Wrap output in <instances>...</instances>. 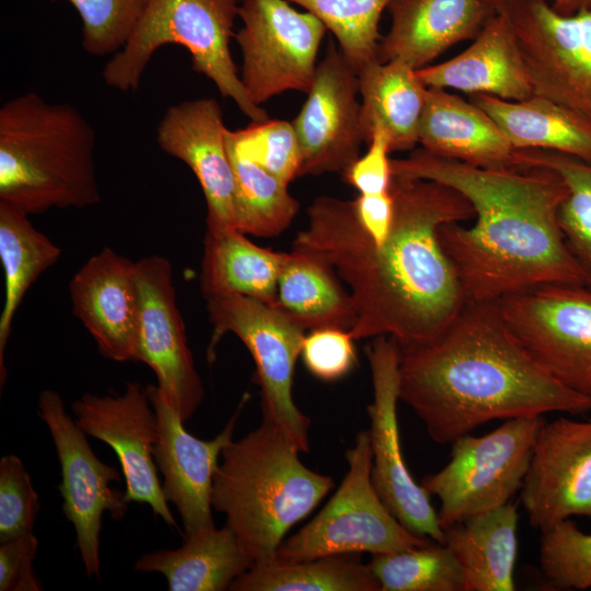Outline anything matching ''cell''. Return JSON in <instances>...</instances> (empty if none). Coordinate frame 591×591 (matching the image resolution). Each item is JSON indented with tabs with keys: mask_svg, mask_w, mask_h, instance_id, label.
I'll return each mask as SVG.
<instances>
[{
	"mask_svg": "<svg viewBox=\"0 0 591 591\" xmlns=\"http://www.w3.org/2000/svg\"><path fill=\"white\" fill-rule=\"evenodd\" d=\"M358 72L331 42L308 99L292 120L300 146L299 176L343 172L364 141Z\"/></svg>",
	"mask_w": 591,
	"mask_h": 591,
	"instance_id": "obj_17",
	"label": "cell"
},
{
	"mask_svg": "<svg viewBox=\"0 0 591 591\" xmlns=\"http://www.w3.org/2000/svg\"><path fill=\"white\" fill-rule=\"evenodd\" d=\"M225 143L234 174L235 230L262 237L280 234L299 211L288 184L240 154L227 132Z\"/></svg>",
	"mask_w": 591,
	"mask_h": 591,
	"instance_id": "obj_33",
	"label": "cell"
},
{
	"mask_svg": "<svg viewBox=\"0 0 591 591\" xmlns=\"http://www.w3.org/2000/svg\"><path fill=\"white\" fill-rule=\"evenodd\" d=\"M38 540L34 533L0 542V591H40L33 570Z\"/></svg>",
	"mask_w": 591,
	"mask_h": 591,
	"instance_id": "obj_43",
	"label": "cell"
},
{
	"mask_svg": "<svg viewBox=\"0 0 591 591\" xmlns=\"http://www.w3.org/2000/svg\"><path fill=\"white\" fill-rule=\"evenodd\" d=\"M352 204L360 227L374 244L382 243L394 220V199L391 192L359 195Z\"/></svg>",
	"mask_w": 591,
	"mask_h": 591,
	"instance_id": "obj_44",
	"label": "cell"
},
{
	"mask_svg": "<svg viewBox=\"0 0 591 591\" xmlns=\"http://www.w3.org/2000/svg\"><path fill=\"white\" fill-rule=\"evenodd\" d=\"M389 140L382 130H375L368 142V150L343 172L346 183L360 195L383 194L390 190L393 174Z\"/></svg>",
	"mask_w": 591,
	"mask_h": 591,
	"instance_id": "obj_42",
	"label": "cell"
},
{
	"mask_svg": "<svg viewBox=\"0 0 591 591\" xmlns=\"http://www.w3.org/2000/svg\"><path fill=\"white\" fill-rule=\"evenodd\" d=\"M498 303L530 356L563 385L591 399V287L542 285Z\"/></svg>",
	"mask_w": 591,
	"mask_h": 591,
	"instance_id": "obj_11",
	"label": "cell"
},
{
	"mask_svg": "<svg viewBox=\"0 0 591 591\" xmlns=\"http://www.w3.org/2000/svg\"><path fill=\"white\" fill-rule=\"evenodd\" d=\"M71 409L86 436L115 451L126 482L127 501L149 505L155 517L179 531L158 477L153 450L159 425L147 387L128 382L121 394L84 393Z\"/></svg>",
	"mask_w": 591,
	"mask_h": 591,
	"instance_id": "obj_16",
	"label": "cell"
},
{
	"mask_svg": "<svg viewBox=\"0 0 591 591\" xmlns=\"http://www.w3.org/2000/svg\"><path fill=\"white\" fill-rule=\"evenodd\" d=\"M40 509L39 496L22 460L4 455L0 460V542L33 533Z\"/></svg>",
	"mask_w": 591,
	"mask_h": 591,
	"instance_id": "obj_40",
	"label": "cell"
},
{
	"mask_svg": "<svg viewBox=\"0 0 591 591\" xmlns=\"http://www.w3.org/2000/svg\"><path fill=\"white\" fill-rule=\"evenodd\" d=\"M73 315L113 361H136L139 290L136 262L104 247L74 274L70 285Z\"/></svg>",
	"mask_w": 591,
	"mask_h": 591,
	"instance_id": "obj_21",
	"label": "cell"
},
{
	"mask_svg": "<svg viewBox=\"0 0 591 591\" xmlns=\"http://www.w3.org/2000/svg\"><path fill=\"white\" fill-rule=\"evenodd\" d=\"M373 398L367 407L372 451L371 479L381 499L413 534L444 542L430 495L413 478L401 447L399 401L401 347L390 336H378L367 347Z\"/></svg>",
	"mask_w": 591,
	"mask_h": 591,
	"instance_id": "obj_14",
	"label": "cell"
},
{
	"mask_svg": "<svg viewBox=\"0 0 591 591\" xmlns=\"http://www.w3.org/2000/svg\"><path fill=\"white\" fill-rule=\"evenodd\" d=\"M229 590L381 591V588L360 554H336L288 563H256Z\"/></svg>",
	"mask_w": 591,
	"mask_h": 591,
	"instance_id": "obj_32",
	"label": "cell"
},
{
	"mask_svg": "<svg viewBox=\"0 0 591 591\" xmlns=\"http://www.w3.org/2000/svg\"><path fill=\"white\" fill-rule=\"evenodd\" d=\"M227 127L211 97L184 101L166 109L157 128L159 147L183 161L200 184L209 231L234 228V174L225 143Z\"/></svg>",
	"mask_w": 591,
	"mask_h": 591,
	"instance_id": "obj_20",
	"label": "cell"
},
{
	"mask_svg": "<svg viewBox=\"0 0 591 591\" xmlns=\"http://www.w3.org/2000/svg\"><path fill=\"white\" fill-rule=\"evenodd\" d=\"M517 507L506 503L444 530L465 591H513L518 555Z\"/></svg>",
	"mask_w": 591,
	"mask_h": 591,
	"instance_id": "obj_26",
	"label": "cell"
},
{
	"mask_svg": "<svg viewBox=\"0 0 591 591\" xmlns=\"http://www.w3.org/2000/svg\"><path fill=\"white\" fill-rule=\"evenodd\" d=\"M552 8L564 15H572L581 10L591 9V0H547Z\"/></svg>",
	"mask_w": 591,
	"mask_h": 591,
	"instance_id": "obj_45",
	"label": "cell"
},
{
	"mask_svg": "<svg viewBox=\"0 0 591 591\" xmlns=\"http://www.w3.org/2000/svg\"><path fill=\"white\" fill-rule=\"evenodd\" d=\"M139 323L136 361L154 372L157 387L188 420L202 402L205 390L195 368L182 314L176 304L172 264L159 255L136 262Z\"/></svg>",
	"mask_w": 591,
	"mask_h": 591,
	"instance_id": "obj_15",
	"label": "cell"
},
{
	"mask_svg": "<svg viewBox=\"0 0 591 591\" xmlns=\"http://www.w3.org/2000/svg\"><path fill=\"white\" fill-rule=\"evenodd\" d=\"M538 564L544 582L552 590L591 588V534L569 519L543 531Z\"/></svg>",
	"mask_w": 591,
	"mask_h": 591,
	"instance_id": "obj_37",
	"label": "cell"
},
{
	"mask_svg": "<svg viewBox=\"0 0 591 591\" xmlns=\"http://www.w3.org/2000/svg\"><path fill=\"white\" fill-rule=\"evenodd\" d=\"M299 448L270 420L222 451L212 479V508L254 564L275 559L286 535L334 487L308 468Z\"/></svg>",
	"mask_w": 591,
	"mask_h": 591,
	"instance_id": "obj_4",
	"label": "cell"
},
{
	"mask_svg": "<svg viewBox=\"0 0 591 591\" xmlns=\"http://www.w3.org/2000/svg\"><path fill=\"white\" fill-rule=\"evenodd\" d=\"M206 300L213 326L209 359L219 339L227 333L234 334L255 362L263 418L274 422L301 452H308L311 419L292 397L296 361L305 329L278 308L250 297L230 294Z\"/></svg>",
	"mask_w": 591,
	"mask_h": 591,
	"instance_id": "obj_9",
	"label": "cell"
},
{
	"mask_svg": "<svg viewBox=\"0 0 591 591\" xmlns=\"http://www.w3.org/2000/svg\"><path fill=\"white\" fill-rule=\"evenodd\" d=\"M227 134L240 154L283 183L299 177L300 146L292 121L268 117Z\"/></svg>",
	"mask_w": 591,
	"mask_h": 591,
	"instance_id": "obj_38",
	"label": "cell"
},
{
	"mask_svg": "<svg viewBox=\"0 0 591 591\" xmlns=\"http://www.w3.org/2000/svg\"><path fill=\"white\" fill-rule=\"evenodd\" d=\"M470 101L498 125L514 150L542 149L591 162V123L542 96L508 101L471 94Z\"/></svg>",
	"mask_w": 591,
	"mask_h": 591,
	"instance_id": "obj_29",
	"label": "cell"
},
{
	"mask_svg": "<svg viewBox=\"0 0 591 591\" xmlns=\"http://www.w3.org/2000/svg\"><path fill=\"white\" fill-rule=\"evenodd\" d=\"M519 43L534 95L591 123V9L556 12L547 0H489Z\"/></svg>",
	"mask_w": 591,
	"mask_h": 591,
	"instance_id": "obj_10",
	"label": "cell"
},
{
	"mask_svg": "<svg viewBox=\"0 0 591 591\" xmlns=\"http://www.w3.org/2000/svg\"><path fill=\"white\" fill-rule=\"evenodd\" d=\"M390 192L394 220L382 243L360 227L352 200L320 196L292 245L322 256L347 285L356 340L390 336L408 347L437 338L466 303L439 229L475 211L462 194L434 181L393 176Z\"/></svg>",
	"mask_w": 591,
	"mask_h": 591,
	"instance_id": "obj_1",
	"label": "cell"
},
{
	"mask_svg": "<svg viewBox=\"0 0 591 591\" xmlns=\"http://www.w3.org/2000/svg\"><path fill=\"white\" fill-rule=\"evenodd\" d=\"M333 266L322 256L292 245L278 277L277 306L305 331L350 329L356 311Z\"/></svg>",
	"mask_w": 591,
	"mask_h": 591,
	"instance_id": "obj_28",
	"label": "cell"
},
{
	"mask_svg": "<svg viewBox=\"0 0 591 591\" xmlns=\"http://www.w3.org/2000/svg\"><path fill=\"white\" fill-rule=\"evenodd\" d=\"M358 79L366 143L382 130L391 152L414 149L427 93L417 70L397 60H375L358 72Z\"/></svg>",
	"mask_w": 591,
	"mask_h": 591,
	"instance_id": "obj_27",
	"label": "cell"
},
{
	"mask_svg": "<svg viewBox=\"0 0 591 591\" xmlns=\"http://www.w3.org/2000/svg\"><path fill=\"white\" fill-rule=\"evenodd\" d=\"M512 165L554 171L567 187L558 211L565 243L577 262L583 283L591 287V162L542 149L514 150Z\"/></svg>",
	"mask_w": 591,
	"mask_h": 591,
	"instance_id": "obj_34",
	"label": "cell"
},
{
	"mask_svg": "<svg viewBox=\"0 0 591 591\" xmlns=\"http://www.w3.org/2000/svg\"><path fill=\"white\" fill-rule=\"evenodd\" d=\"M368 566L381 591H465L462 569L444 543L375 554Z\"/></svg>",
	"mask_w": 591,
	"mask_h": 591,
	"instance_id": "obj_35",
	"label": "cell"
},
{
	"mask_svg": "<svg viewBox=\"0 0 591 591\" xmlns=\"http://www.w3.org/2000/svg\"><path fill=\"white\" fill-rule=\"evenodd\" d=\"M399 401L440 444L493 420L591 410L523 348L498 301H467L437 338L401 347Z\"/></svg>",
	"mask_w": 591,
	"mask_h": 591,
	"instance_id": "obj_3",
	"label": "cell"
},
{
	"mask_svg": "<svg viewBox=\"0 0 591 591\" xmlns=\"http://www.w3.org/2000/svg\"><path fill=\"white\" fill-rule=\"evenodd\" d=\"M387 10L391 26L381 37L378 60L402 61L415 70L474 39L495 12L489 0H393Z\"/></svg>",
	"mask_w": 591,
	"mask_h": 591,
	"instance_id": "obj_22",
	"label": "cell"
},
{
	"mask_svg": "<svg viewBox=\"0 0 591 591\" xmlns=\"http://www.w3.org/2000/svg\"><path fill=\"white\" fill-rule=\"evenodd\" d=\"M61 250L38 231L22 210L0 201V259L4 303L0 315V385L5 383L4 354L16 310L36 279L60 257Z\"/></svg>",
	"mask_w": 591,
	"mask_h": 591,
	"instance_id": "obj_31",
	"label": "cell"
},
{
	"mask_svg": "<svg viewBox=\"0 0 591 591\" xmlns=\"http://www.w3.org/2000/svg\"><path fill=\"white\" fill-rule=\"evenodd\" d=\"M520 490L529 523L541 532L571 517L591 520V420L544 421Z\"/></svg>",
	"mask_w": 591,
	"mask_h": 591,
	"instance_id": "obj_18",
	"label": "cell"
},
{
	"mask_svg": "<svg viewBox=\"0 0 591 591\" xmlns=\"http://www.w3.org/2000/svg\"><path fill=\"white\" fill-rule=\"evenodd\" d=\"M355 340L348 329H314L305 335L300 356L313 376L334 382L345 378L356 367Z\"/></svg>",
	"mask_w": 591,
	"mask_h": 591,
	"instance_id": "obj_41",
	"label": "cell"
},
{
	"mask_svg": "<svg viewBox=\"0 0 591 591\" xmlns=\"http://www.w3.org/2000/svg\"><path fill=\"white\" fill-rule=\"evenodd\" d=\"M93 127L71 104L35 92L0 108V201L30 215L101 200Z\"/></svg>",
	"mask_w": 591,
	"mask_h": 591,
	"instance_id": "obj_5",
	"label": "cell"
},
{
	"mask_svg": "<svg viewBox=\"0 0 591 591\" xmlns=\"http://www.w3.org/2000/svg\"><path fill=\"white\" fill-rule=\"evenodd\" d=\"M37 414L47 426L61 470L58 486L62 510L76 530L77 547L86 575L100 579V534L104 512L118 520L128 509L126 490L112 484L120 472L101 461L91 449L86 434L65 408L60 394L43 390L38 394Z\"/></svg>",
	"mask_w": 591,
	"mask_h": 591,
	"instance_id": "obj_13",
	"label": "cell"
},
{
	"mask_svg": "<svg viewBox=\"0 0 591 591\" xmlns=\"http://www.w3.org/2000/svg\"><path fill=\"white\" fill-rule=\"evenodd\" d=\"M348 470L320 512L276 552L288 563L336 554H389L431 542L408 531L392 513L371 479L369 430L360 431L346 452ZM436 542V541H434Z\"/></svg>",
	"mask_w": 591,
	"mask_h": 591,
	"instance_id": "obj_7",
	"label": "cell"
},
{
	"mask_svg": "<svg viewBox=\"0 0 591 591\" xmlns=\"http://www.w3.org/2000/svg\"><path fill=\"white\" fill-rule=\"evenodd\" d=\"M417 74L427 88L468 95L508 101L534 95L517 36L506 15L496 10L471 46L449 60L418 69Z\"/></svg>",
	"mask_w": 591,
	"mask_h": 591,
	"instance_id": "obj_23",
	"label": "cell"
},
{
	"mask_svg": "<svg viewBox=\"0 0 591 591\" xmlns=\"http://www.w3.org/2000/svg\"><path fill=\"white\" fill-rule=\"evenodd\" d=\"M393 176L448 185L473 206L475 222L447 223L440 244L467 301H499L549 283H583L558 222L567 187L542 166L478 167L422 148L391 159Z\"/></svg>",
	"mask_w": 591,
	"mask_h": 591,
	"instance_id": "obj_2",
	"label": "cell"
},
{
	"mask_svg": "<svg viewBox=\"0 0 591 591\" xmlns=\"http://www.w3.org/2000/svg\"><path fill=\"white\" fill-rule=\"evenodd\" d=\"M147 392L155 409L159 438L153 456L163 480V495L175 506L184 535L215 525L211 513L212 479L223 449L233 440L240 408L211 440H201L184 428V421L157 385Z\"/></svg>",
	"mask_w": 591,
	"mask_h": 591,
	"instance_id": "obj_19",
	"label": "cell"
},
{
	"mask_svg": "<svg viewBox=\"0 0 591 591\" xmlns=\"http://www.w3.org/2000/svg\"><path fill=\"white\" fill-rule=\"evenodd\" d=\"M184 538L176 549L142 554L134 569L163 575L171 591H224L254 565L227 525L202 528Z\"/></svg>",
	"mask_w": 591,
	"mask_h": 591,
	"instance_id": "obj_25",
	"label": "cell"
},
{
	"mask_svg": "<svg viewBox=\"0 0 591 591\" xmlns=\"http://www.w3.org/2000/svg\"><path fill=\"white\" fill-rule=\"evenodd\" d=\"M239 7L240 0H147L130 37L105 65L104 82L123 92L137 90L153 54L176 44L189 51L194 70L252 121L268 118L247 95L230 53Z\"/></svg>",
	"mask_w": 591,
	"mask_h": 591,
	"instance_id": "obj_6",
	"label": "cell"
},
{
	"mask_svg": "<svg viewBox=\"0 0 591 591\" xmlns=\"http://www.w3.org/2000/svg\"><path fill=\"white\" fill-rule=\"evenodd\" d=\"M543 424L542 416L512 418L489 433H467L451 443L448 464L420 483L440 501L443 531L508 503L522 487Z\"/></svg>",
	"mask_w": 591,
	"mask_h": 591,
	"instance_id": "obj_8",
	"label": "cell"
},
{
	"mask_svg": "<svg viewBox=\"0 0 591 591\" xmlns=\"http://www.w3.org/2000/svg\"><path fill=\"white\" fill-rule=\"evenodd\" d=\"M315 15L336 37L345 59L359 72L378 60L379 22L393 0H287Z\"/></svg>",
	"mask_w": 591,
	"mask_h": 591,
	"instance_id": "obj_36",
	"label": "cell"
},
{
	"mask_svg": "<svg viewBox=\"0 0 591 591\" xmlns=\"http://www.w3.org/2000/svg\"><path fill=\"white\" fill-rule=\"evenodd\" d=\"M243 25L235 34L241 80L254 104L287 91L309 93L326 26L287 0H240Z\"/></svg>",
	"mask_w": 591,
	"mask_h": 591,
	"instance_id": "obj_12",
	"label": "cell"
},
{
	"mask_svg": "<svg viewBox=\"0 0 591 591\" xmlns=\"http://www.w3.org/2000/svg\"><path fill=\"white\" fill-rule=\"evenodd\" d=\"M66 1L81 18L83 49L96 57L116 54L124 47L147 3V0Z\"/></svg>",
	"mask_w": 591,
	"mask_h": 591,
	"instance_id": "obj_39",
	"label": "cell"
},
{
	"mask_svg": "<svg viewBox=\"0 0 591 591\" xmlns=\"http://www.w3.org/2000/svg\"><path fill=\"white\" fill-rule=\"evenodd\" d=\"M418 143L432 154L489 169L511 166L514 152L485 111L439 88H427Z\"/></svg>",
	"mask_w": 591,
	"mask_h": 591,
	"instance_id": "obj_24",
	"label": "cell"
},
{
	"mask_svg": "<svg viewBox=\"0 0 591 591\" xmlns=\"http://www.w3.org/2000/svg\"><path fill=\"white\" fill-rule=\"evenodd\" d=\"M283 257V252L260 247L235 229L207 230L200 273L202 294H241L277 306Z\"/></svg>",
	"mask_w": 591,
	"mask_h": 591,
	"instance_id": "obj_30",
	"label": "cell"
}]
</instances>
